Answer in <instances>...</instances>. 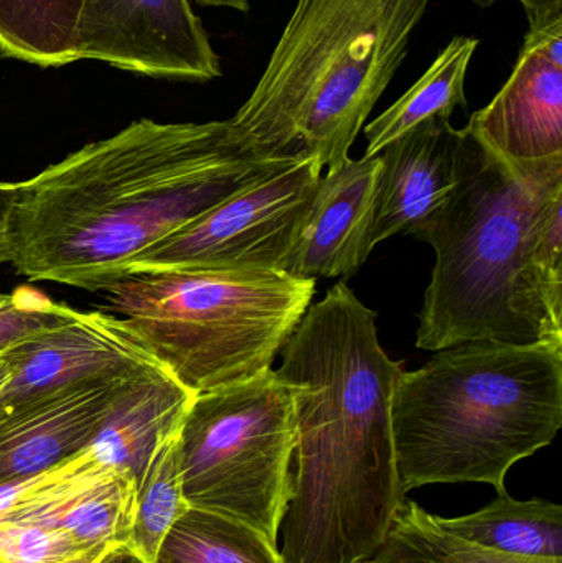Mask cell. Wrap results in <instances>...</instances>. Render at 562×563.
<instances>
[{"mask_svg": "<svg viewBox=\"0 0 562 563\" xmlns=\"http://www.w3.org/2000/svg\"><path fill=\"white\" fill-rule=\"evenodd\" d=\"M294 157L257 154L230 121L132 122L15 184L10 264L29 280L101 291L155 244Z\"/></svg>", "mask_w": 562, "mask_h": 563, "instance_id": "6da1fadb", "label": "cell"}, {"mask_svg": "<svg viewBox=\"0 0 562 563\" xmlns=\"http://www.w3.org/2000/svg\"><path fill=\"white\" fill-rule=\"evenodd\" d=\"M124 380L69 387L2 417L0 485L48 472L85 450Z\"/></svg>", "mask_w": 562, "mask_h": 563, "instance_id": "5bb4252c", "label": "cell"}, {"mask_svg": "<svg viewBox=\"0 0 562 563\" xmlns=\"http://www.w3.org/2000/svg\"><path fill=\"white\" fill-rule=\"evenodd\" d=\"M464 129L451 118L428 119L383 148L370 246L416 234L458 184Z\"/></svg>", "mask_w": 562, "mask_h": 563, "instance_id": "7c38bea8", "label": "cell"}, {"mask_svg": "<svg viewBox=\"0 0 562 563\" xmlns=\"http://www.w3.org/2000/svg\"><path fill=\"white\" fill-rule=\"evenodd\" d=\"M322 172L313 155H296L155 244L129 266V274L279 271L309 214Z\"/></svg>", "mask_w": 562, "mask_h": 563, "instance_id": "ba28073f", "label": "cell"}, {"mask_svg": "<svg viewBox=\"0 0 562 563\" xmlns=\"http://www.w3.org/2000/svg\"><path fill=\"white\" fill-rule=\"evenodd\" d=\"M294 445L293 394L276 371L198 394L180 427L188 508L250 526L277 545Z\"/></svg>", "mask_w": 562, "mask_h": 563, "instance_id": "8992f818", "label": "cell"}, {"mask_svg": "<svg viewBox=\"0 0 562 563\" xmlns=\"http://www.w3.org/2000/svg\"><path fill=\"white\" fill-rule=\"evenodd\" d=\"M478 40L455 36L439 53L428 71L392 108L365 128V157H376L386 145L428 119L451 118L458 108H467L465 76L477 49Z\"/></svg>", "mask_w": 562, "mask_h": 563, "instance_id": "e0dca14e", "label": "cell"}, {"mask_svg": "<svg viewBox=\"0 0 562 563\" xmlns=\"http://www.w3.org/2000/svg\"><path fill=\"white\" fill-rule=\"evenodd\" d=\"M180 427L158 443L137 486L134 522L125 545L144 563H155L165 536L188 509L181 479Z\"/></svg>", "mask_w": 562, "mask_h": 563, "instance_id": "d6986e66", "label": "cell"}, {"mask_svg": "<svg viewBox=\"0 0 562 563\" xmlns=\"http://www.w3.org/2000/svg\"><path fill=\"white\" fill-rule=\"evenodd\" d=\"M363 563H562L488 551L451 534L415 501H406L382 548Z\"/></svg>", "mask_w": 562, "mask_h": 563, "instance_id": "ffe728a7", "label": "cell"}, {"mask_svg": "<svg viewBox=\"0 0 562 563\" xmlns=\"http://www.w3.org/2000/svg\"><path fill=\"white\" fill-rule=\"evenodd\" d=\"M10 374H12V367H10L9 361L3 354H0V393H2L5 384L9 383Z\"/></svg>", "mask_w": 562, "mask_h": 563, "instance_id": "83f0119b", "label": "cell"}, {"mask_svg": "<svg viewBox=\"0 0 562 563\" xmlns=\"http://www.w3.org/2000/svg\"><path fill=\"white\" fill-rule=\"evenodd\" d=\"M0 563H5V562H3L2 559H0Z\"/></svg>", "mask_w": 562, "mask_h": 563, "instance_id": "f1b7e54d", "label": "cell"}, {"mask_svg": "<svg viewBox=\"0 0 562 563\" xmlns=\"http://www.w3.org/2000/svg\"><path fill=\"white\" fill-rule=\"evenodd\" d=\"M114 314L194 396L273 369L316 295L276 269L128 274L102 288Z\"/></svg>", "mask_w": 562, "mask_h": 563, "instance_id": "5b68a950", "label": "cell"}, {"mask_svg": "<svg viewBox=\"0 0 562 563\" xmlns=\"http://www.w3.org/2000/svg\"><path fill=\"white\" fill-rule=\"evenodd\" d=\"M135 505L134 476L106 465L86 446L48 472L16 479L15 498L0 525L62 529L82 549L125 544Z\"/></svg>", "mask_w": 562, "mask_h": 563, "instance_id": "30bf717a", "label": "cell"}, {"mask_svg": "<svg viewBox=\"0 0 562 563\" xmlns=\"http://www.w3.org/2000/svg\"><path fill=\"white\" fill-rule=\"evenodd\" d=\"M109 545H96V548L86 549V551L78 552V554L73 555V558L66 559V561H62L58 563H96L98 559L101 558L102 552L109 548Z\"/></svg>", "mask_w": 562, "mask_h": 563, "instance_id": "484cf974", "label": "cell"}, {"mask_svg": "<svg viewBox=\"0 0 562 563\" xmlns=\"http://www.w3.org/2000/svg\"><path fill=\"white\" fill-rule=\"evenodd\" d=\"M75 311V308L56 303L32 287L0 294V354L59 327Z\"/></svg>", "mask_w": 562, "mask_h": 563, "instance_id": "44dd1931", "label": "cell"}, {"mask_svg": "<svg viewBox=\"0 0 562 563\" xmlns=\"http://www.w3.org/2000/svg\"><path fill=\"white\" fill-rule=\"evenodd\" d=\"M524 45L537 49L544 58L562 68V15L538 29L528 30Z\"/></svg>", "mask_w": 562, "mask_h": 563, "instance_id": "7402d4cb", "label": "cell"}, {"mask_svg": "<svg viewBox=\"0 0 562 563\" xmlns=\"http://www.w3.org/2000/svg\"><path fill=\"white\" fill-rule=\"evenodd\" d=\"M382 158L363 157L332 168L320 178L309 214L280 263L297 279L355 274L372 254L376 185Z\"/></svg>", "mask_w": 562, "mask_h": 563, "instance_id": "8fae6325", "label": "cell"}, {"mask_svg": "<svg viewBox=\"0 0 562 563\" xmlns=\"http://www.w3.org/2000/svg\"><path fill=\"white\" fill-rule=\"evenodd\" d=\"M562 426V350L474 343L403 371L392 432L403 492L482 483L507 493L511 466L553 443Z\"/></svg>", "mask_w": 562, "mask_h": 563, "instance_id": "3957f363", "label": "cell"}, {"mask_svg": "<svg viewBox=\"0 0 562 563\" xmlns=\"http://www.w3.org/2000/svg\"><path fill=\"white\" fill-rule=\"evenodd\" d=\"M194 394L164 367L124 380L89 442L106 465L128 470L141 483L158 443L184 422Z\"/></svg>", "mask_w": 562, "mask_h": 563, "instance_id": "9a60e30c", "label": "cell"}, {"mask_svg": "<svg viewBox=\"0 0 562 563\" xmlns=\"http://www.w3.org/2000/svg\"><path fill=\"white\" fill-rule=\"evenodd\" d=\"M155 563H283L261 532L224 516L188 508L172 526Z\"/></svg>", "mask_w": 562, "mask_h": 563, "instance_id": "ac0fdd59", "label": "cell"}, {"mask_svg": "<svg viewBox=\"0 0 562 563\" xmlns=\"http://www.w3.org/2000/svg\"><path fill=\"white\" fill-rule=\"evenodd\" d=\"M431 0H297L269 62L228 119L264 157L340 167L401 68Z\"/></svg>", "mask_w": 562, "mask_h": 563, "instance_id": "277c9868", "label": "cell"}, {"mask_svg": "<svg viewBox=\"0 0 562 563\" xmlns=\"http://www.w3.org/2000/svg\"><path fill=\"white\" fill-rule=\"evenodd\" d=\"M481 7H491L497 0H474ZM527 12L530 29H538L562 15V0H518Z\"/></svg>", "mask_w": 562, "mask_h": 563, "instance_id": "cb8c5ba5", "label": "cell"}, {"mask_svg": "<svg viewBox=\"0 0 562 563\" xmlns=\"http://www.w3.org/2000/svg\"><path fill=\"white\" fill-rule=\"evenodd\" d=\"M15 184L0 181V266L12 261V213Z\"/></svg>", "mask_w": 562, "mask_h": 563, "instance_id": "603a6c76", "label": "cell"}, {"mask_svg": "<svg viewBox=\"0 0 562 563\" xmlns=\"http://www.w3.org/2000/svg\"><path fill=\"white\" fill-rule=\"evenodd\" d=\"M0 55L40 68L96 59L174 81L221 76L188 0H0Z\"/></svg>", "mask_w": 562, "mask_h": 563, "instance_id": "52a82bcc", "label": "cell"}, {"mask_svg": "<svg viewBox=\"0 0 562 563\" xmlns=\"http://www.w3.org/2000/svg\"><path fill=\"white\" fill-rule=\"evenodd\" d=\"M12 367L0 393V419L69 387L129 379L161 364L122 320L102 310L78 311L3 353Z\"/></svg>", "mask_w": 562, "mask_h": 563, "instance_id": "9c48e42d", "label": "cell"}, {"mask_svg": "<svg viewBox=\"0 0 562 563\" xmlns=\"http://www.w3.org/2000/svg\"><path fill=\"white\" fill-rule=\"evenodd\" d=\"M465 129L511 164L561 158L562 68L524 45L504 88Z\"/></svg>", "mask_w": 562, "mask_h": 563, "instance_id": "4fadbf2b", "label": "cell"}, {"mask_svg": "<svg viewBox=\"0 0 562 563\" xmlns=\"http://www.w3.org/2000/svg\"><path fill=\"white\" fill-rule=\"evenodd\" d=\"M96 563H144L137 554L131 551L125 544H111Z\"/></svg>", "mask_w": 562, "mask_h": 563, "instance_id": "d4e9b609", "label": "cell"}, {"mask_svg": "<svg viewBox=\"0 0 562 563\" xmlns=\"http://www.w3.org/2000/svg\"><path fill=\"white\" fill-rule=\"evenodd\" d=\"M562 200V157L517 165L464 129L458 184L415 234L436 251L416 346L548 344L562 350L535 266L541 224Z\"/></svg>", "mask_w": 562, "mask_h": 563, "instance_id": "7a4b0ae2", "label": "cell"}, {"mask_svg": "<svg viewBox=\"0 0 562 563\" xmlns=\"http://www.w3.org/2000/svg\"><path fill=\"white\" fill-rule=\"evenodd\" d=\"M200 5L207 7H230V9L240 10V12H250V2L247 0H197Z\"/></svg>", "mask_w": 562, "mask_h": 563, "instance_id": "4316f807", "label": "cell"}, {"mask_svg": "<svg viewBox=\"0 0 562 563\" xmlns=\"http://www.w3.org/2000/svg\"><path fill=\"white\" fill-rule=\"evenodd\" d=\"M438 521L451 534L498 554L562 561V508L557 503L518 501L504 493L481 511L438 516Z\"/></svg>", "mask_w": 562, "mask_h": 563, "instance_id": "2e32d148", "label": "cell"}]
</instances>
